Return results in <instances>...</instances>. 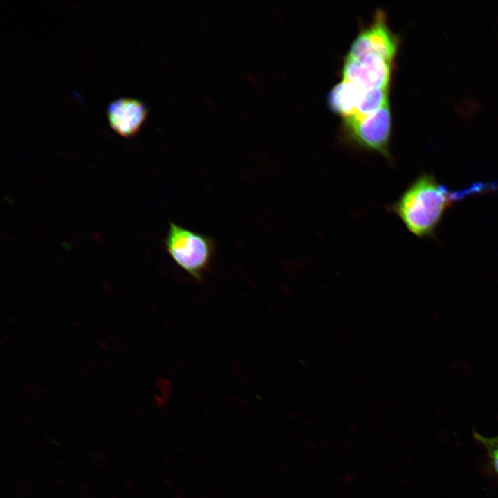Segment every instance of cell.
<instances>
[{
	"mask_svg": "<svg viewBox=\"0 0 498 498\" xmlns=\"http://www.w3.org/2000/svg\"><path fill=\"white\" fill-rule=\"evenodd\" d=\"M494 183L478 182L468 187L450 190L431 174H423L412 181L390 206V210L414 235L431 237L445 211L468 196L495 188Z\"/></svg>",
	"mask_w": 498,
	"mask_h": 498,
	"instance_id": "1",
	"label": "cell"
},
{
	"mask_svg": "<svg viewBox=\"0 0 498 498\" xmlns=\"http://www.w3.org/2000/svg\"><path fill=\"white\" fill-rule=\"evenodd\" d=\"M164 246L173 261L197 282L209 270L216 250L212 237L173 222H169Z\"/></svg>",
	"mask_w": 498,
	"mask_h": 498,
	"instance_id": "2",
	"label": "cell"
},
{
	"mask_svg": "<svg viewBox=\"0 0 498 498\" xmlns=\"http://www.w3.org/2000/svg\"><path fill=\"white\" fill-rule=\"evenodd\" d=\"M344 126L346 137L352 144L390 158L391 113L389 102L367 116L344 118Z\"/></svg>",
	"mask_w": 498,
	"mask_h": 498,
	"instance_id": "3",
	"label": "cell"
},
{
	"mask_svg": "<svg viewBox=\"0 0 498 498\" xmlns=\"http://www.w3.org/2000/svg\"><path fill=\"white\" fill-rule=\"evenodd\" d=\"M398 49V38L389 29L384 14L380 11L372 23L354 39L345 58L359 59L376 55L393 62Z\"/></svg>",
	"mask_w": 498,
	"mask_h": 498,
	"instance_id": "4",
	"label": "cell"
},
{
	"mask_svg": "<svg viewBox=\"0 0 498 498\" xmlns=\"http://www.w3.org/2000/svg\"><path fill=\"white\" fill-rule=\"evenodd\" d=\"M392 62L376 55H366L359 59H344L342 80L355 84L362 91L372 89H389Z\"/></svg>",
	"mask_w": 498,
	"mask_h": 498,
	"instance_id": "5",
	"label": "cell"
},
{
	"mask_svg": "<svg viewBox=\"0 0 498 498\" xmlns=\"http://www.w3.org/2000/svg\"><path fill=\"white\" fill-rule=\"evenodd\" d=\"M148 113L146 105L132 98H120L112 102L107 109L111 128L120 136L136 135L143 124Z\"/></svg>",
	"mask_w": 498,
	"mask_h": 498,
	"instance_id": "6",
	"label": "cell"
},
{
	"mask_svg": "<svg viewBox=\"0 0 498 498\" xmlns=\"http://www.w3.org/2000/svg\"><path fill=\"white\" fill-rule=\"evenodd\" d=\"M363 91L353 83L342 80L329 92V106L344 118L351 116L356 113Z\"/></svg>",
	"mask_w": 498,
	"mask_h": 498,
	"instance_id": "7",
	"label": "cell"
},
{
	"mask_svg": "<svg viewBox=\"0 0 498 498\" xmlns=\"http://www.w3.org/2000/svg\"><path fill=\"white\" fill-rule=\"evenodd\" d=\"M388 90L389 89L380 88L364 91L356 113L351 116L365 117L378 111L389 102Z\"/></svg>",
	"mask_w": 498,
	"mask_h": 498,
	"instance_id": "8",
	"label": "cell"
},
{
	"mask_svg": "<svg viewBox=\"0 0 498 498\" xmlns=\"http://www.w3.org/2000/svg\"><path fill=\"white\" fill-rule=\"evenodd\" d=\"M474 436L486 450L491 459L492 466L498 474V436L486 437L477 432L474 433Z\"/></svg>",
	"mask_w": 498,
	"mask_h": 498,
	"instance_id": "9",
	"label": "cell"
}]
</instances>
